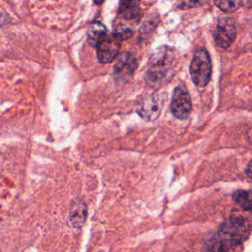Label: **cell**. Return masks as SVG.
Returning a JSON list of instances; mask_svg holds the SVG:
<instances>
[{
    "mask_svg": "<svg viewBox=\"0 0 252 252\" xmlns=\"http://www.w3.org/2000/svg\"><path fill=\"white\" fill-rule=\"evenodd\" d=\"M173 53L170 48L160 47L156 50L149 61V67L146 74L147 83L153 87H158L168 80Z\"/></svg>",
    "mask_w": 252,
    "mask_h": 252,
    "instance_id": "6da1fadb",
    "label": "cell"
},
{
    "mask_svg": "<svg viewBox=\"0 0 252 252\" xmlns=\"http://www.w3.org/2000/svg\"><path fill=\"white\" fill-rule=\"evenodd\" d=\"M190 74L194 84L198 87H205L212 75V63L210 54L204 47H197L190 65Z\"/></svg>",
    "mask_w": 252,
    "mask_h": 252,
    "instance_id": "7a4b0ae2",
    "label": "cell"
},
{
    "mask_svg": "<svg viewBox=\"0 0 252 252\" xmlns=\"http://www.w3.org/2000/svg\"><path fill=\"white\" fill-rule=\"evenodd\" d=\"M248 219L240 212L234 211L230 220L220 227V238L229 244L238 243L248 231Z\"/></svg>",
    "mask_w": 252,
    "mask_h": 252,
    "instance_id": "3957f363",
    "label": "cell"
},
{
    "mask_svg": "<svg viewBox=\"0 0 252 252\" xmlns=\"http://www.w3.org/2000/svg\"><path fill=\"white\" fill-rule=\"evenodd\" d=\"M170 109L172 114L178 119H186L192 110V101L187 88L183 85L177 86L172 94Z\"/></svg>",
    "mask_w": 252,
    "mask_h": 252,
    "instance_id": "277c9868",
    "label": "cell"
},
{
    "mask_svg": "<svg viewBox=\"0 0 252 252\" xmlns=\"http://www.w3.org/2000/svg\"><path fill=\"white\" fill-rule=\"evenodd\" d=\"M162 99L158 94L152 93L143 95L137 103L138 114L147 121L157 119L162 108Z\"/></svg>",
    "mask_w": 252,
    "mask_h": 252,
    "instance_id": "5b68a950",
    "label": "cell"
},
{
    "mask_svg": "<svg viewBox=\"0 0 252 252\" xmlns=\"http://www.w3.org/2000/svg\"><path fill=\"white\" fill-rule=\"evenodd\" d=\"M236 36V26L231 18H221L219 20L215 32L214 38L216 44L222 49L227 48Z\"/></svg>",
    "mask_w": 252,
    "mask_h": 252,
    "instance_id": "8992f818",
    "label": "cell"
},
{
    "mask_svg": "<svg viewBox=\"0 0 252 252\" xmlns=\"http://www.w3.org/2000/svg\"><path fill=\"white\" fill-rule=\"evenodd\" d=\"M138 67L136 56L131 52H123L118 56L113 68V75L117 82H127Z\"/></svg>",
    "mask_w": 252,
    "mask_h": 252,
    "instance_id": "52a82bcc",
    "label": "cell"
},
{
    "mask_svg": "<svg viewBox=\"0 0 252 252\" xmlns=\"http://www.w3.org/2000/svg\"><path fill=\"white\" fill-rule=\"evenodd\" d=\"M120 49V40L113 34L106 35L97 45L96 53L100 63H110L118 54Z\"/></svg>",
    "mask_w": 252,
    "mask_h": 252,
    "instance_id": "ba28073f",
    "label": "cell"
},
{
    "mask_svg": "<svg viewBox=\"0 0 252 252\" xmlns=\"http://www.w3.org/2000/svg\"><path fill=\"white\" fill-rule=\"evenodd\" d=\"M86 217H87L86 204L80 199L74 200L70 207L69 219H70L71 224L76 228L81 227L85 223Z\"/></svg>",
    "mask_w": 252,
    "mask_h": 252,
    "instance_id": "9c48e42d",
    "label": "cell"
},
{
    "mask_svg": "<svg viewBox=\"0 0 252 252\" xmlns=\"http://www.w3.org/2000/svg\"><path fill=\"white\" fill-rule=\"evenodd\" d=\"M141 16L139 2L137 1H122L118 8V17L125 21L136 22Z\"/></svg>",
    "mask_w": 252,
    "mask_h": 252,
    "instance_id": "30bf717a",
    "label": "cell"
},
{
    "mask_svg": "<svg viewBox=\"0 0 252 252\" xmlns=\"http://www.w3.org/2000/svg\"><path fill=\"white\" fill-rule=\"evenodd\" d=\"M106 28L100 22H93L88 29V40L92 45H97L106 36Z\"/></svg>",
    "mask_w": 252,
    "mask_h": 252,
    "instance_id": "8fae6325",
    "label": "cell"
},
{
    "mask_svg": "<svg viewBox=\"0 0 252 252\" xmlns=\"http://www.w3.org/2000/svg\"><path fill=\"white\" fill-rule=\"evenodd\" d=\"M232 198L238 207L244 211H252V190H237Z\"/></svg>",
    "mask_w": 252,
    "mask_h": 252,
    "instance_id": "7c38bea8",
    "label": "cell"
},
{
    "mask_svg": "<svg viewBox=\"0 0 252 252\" xmlns=\"http://www.w3.org/2000/svg\"><path fill=\"white\" fill-rule=\"evenodd\" d=\"M133 34H134L133 29H131L130 27H128L124 24H121V23L116 24L113 29V35L119 40L128 39V38L132 37Z\"/></svg>",
    "mask_w": 252,
    "mask_h": 252,
    "instance_id": "4fadbf2b",
    "label": "cell"
},
{
    "mask_svg": "<svg viewBox=\"0 0 252 252\" xmlns=\"http://www.w3.org/2000/svg\"><path fill=\"white\" fill-rule=\"evenodd\" d=\"M215 5L220 8L221 11L230 13L234 12L238 9V7L241 5V2L239 1H216Z\"/></svg>",
    "mask_w": 252,
    "mask_h": 252,
    "instance_id": "5bb4252c",
    "label": "cell"
},
{
    "mask_svg": "<svg viewBox=\"0 0 252 252\" xmlns=\"http://www.w3.org/2000/svg\"><path fill=\"white\" fill-rule=\"evenodd\" d=\"M246 173H247L248 177L250 179H252V160L249 162V164H248V166L246 168Z\"/></svg>",
    "mask_w": 252,
    "mask_h": 252,
    "instance_id": "9a60e30c",
    "label": "cell"
}]
</instances>
